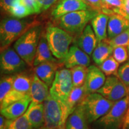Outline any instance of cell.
<instances>
[{
  "label": "cell",
  "mask_w": 129,
  "mask_h": 129,
  "mask_svg": "<svg viewBox=\"0 0 129 129\" xmlns=\"http://www.w3.org/2000/svg\"><path fill=\"white\" fill-rule=\"evenodd\" d=\"M30 19L5 18L0 23V44L1 50L10 45L34 26L38 25Z\"/></svg>",
  "instance_id": "1"
},
{
  "label": "cell",
  "mask_w": 129,
  "mask_h": 129,
  "mask_svg": "<svg viewBox=\"0 0 129 129\" xmlns=\"http://www.w3.org/2000/svg\"><path fill=\"white\" fill-rule=\"evenodd\" d=\"M41 31V25L34 26L19 37L13 45L14 49L29 67L33 66Z\"/></svg>",
  "instance_id": "2"
},
{
  "label": "cell",
  "mask_w": 129,
  "mask_h": 129,
  "mask_svg": "<svg viewBox=\"0 0 129 129\" xmlns=\"http://www.w3.org/2000/svg\"><path fill=\"white\" fill-rule=\"evenodd\" d=\"M114 104V102L96 92L87 95L79 105L83 109L88 123H91L105 115Z\"/></svg>",
  "instance_id": "3"
},
{
  "label": "cell",
  "mask_w": 129,
  "mask_h": 129,
  "mask_svg": "<svg viewBox=\"0 0 129 129\" xmlns=\"http://www.w3.org/2000/svg\"><path fill=\"white\" fill-rule=\"evenodd\" d=\"M46 37L53 56L56 59L63 60L70 48L73 37L62 28L49 26L46 29Z\"/></svg>",
  "instance_id": "4"
},
{
  "label": "cell",
  "mask_w": 129,
  "mask_h": 129,
  "mask_svg": "<svg viewBox=\"0 0 129 129\" xmlns=\"http://www.w3.org/2000/svg\"><path fill=\"white\" fill-rule=\"evenodd\" d=\"M45 127L50 129H62L68 118L67 106L48 94L44 102Z\"/></svg>",
  "instance_id": "5"
},
{
  "label": "cell",
  "mask_w": 129,
  "mask_h": 129,
  "mask_svg": "<svg viewBox=\"0 0 129 129\" xmlns=\"http://www.w3.org/2000/svg\"><path fill=\"white\" fill-rule=\"evenodd\" d=\"M99 13L93 9L69 13L59 18V26L69 34H81L88 22Z\"/></svg>",
  "instance_id": "6"
},
{
  "label": "cell",
  "mask_w": 129,
  "mask_h": 129,
  "mask_svg": "<svg viewBox=\"0 0 129 129\" xmlns=\"http://www.w3.org/2000/svg\"><path fill=\"white\" fill-rule=\"evenodd\" d=\"M129 107V96L114 102L111 108L98 120V124L105 129H117L122 125L124 118Z\"/></svg>",
  "instance_id": "7"
},
{
  "label": "cell",
  "mask_w": 129,
  "mask_h": 129,
  "mask_svg": "<svg viewBox=\"0 0 129 129\" xmlns=\"http://www.w3.org/2000/svg\"><path fill=\"white\" fill-rule=\"evenodd\" d=\"M73 87L70 70L68 69L58 70L50 88V94L66 105Z\"/></svg>",
  "instance_id": "8"
},
{
  "label": "cell",
  "mask_w": 129,
  "mask_h": 129,
  "mask_svg": "<svg viewBox=\"0 0 129 129\" xmlns=\"http://www.w3.org/2000/svg\"><path fill=\"white\" fill-rule=\"evenodd\" d=\"M32 77L20 73L16 75L13 85L3 101L0 102V109L7 107L12 103L30 96Z\"/></svg>",
  "instance_id": "9"
},
{
  "label": "cell",
  "mask_w": 129,
  "mask_h": 129,
  "mask_svg": "<svg viewBox=\"0 0 129 129\" xmlns=\"http://www.w3.org/2000/svg\"><path fill=\"white\" fill-rule=\"evenodd\" d=\"M28 64L19 56L14 48L9 47L1 50L0 69L3 75H16L22 73Z\"/></svg>",
  "instance_id": "10"
},
{
  "label": "cell",
  "mask_w": 129,
  "mask_h": 129,
  "mask_svg": "<svg viewBox=\"0 0 129 129\" xmlns=\"http://www.w3.org/2000/svg\"><path fill=\"white\" fill-rule=\"evenodd\" d=\"M97 93L109 101L115 102L128 96V87L117 75H112L108 76L104 85Z\"/></svg>",
  "instance_id": "11"
},
{
  "label": "cell",
  "mask_w": 129,
  "mask_h": 129,
  "mask_svg": "<svg viewBox=\"0 0 129 129\" xmlns=\"http://www.w3.org/2000/svg\"><path fill=\"white\" fill-rule=\"evenodd\" d=\"M91 9L84 0H61L53 10L51 15L54 19H59L69 13Z\"/></svg>",
  "instance_id": "12"
},
{
  "label": "cell",
  "mask_w": 129,
  "mask_h": 129,
  "mask_svg": "<svg viewBox=\"0 0 129 129\" xmlns=\"http://www.w3.org/2000/svg\"><path fill=\"white\" fill-rule=\"evenodd\" d=\"M63 62L67 68L71 69L76 66L88 67L91 60L88 54L77 46H72L69 48L68 53Z\"/></svg>",
  "instance_id": "13"
},
{
  "label": "cell",
  "mask_w": 129,
  "mask_h": 129,
  "mask_svg": "<svg viewBox=\"0 0 129 129\" xmlns=\"http://www.w3.org/2000/svg\"><path fill=\"white\" fill-rule=\"evenodd\" d=\"M106 78L105 74L100 68L95 65L89 66L84 84L88 94L97 92L104 85Z\"/></svg>",
  "instance_id": "14"
},
{
  "label": "cell",
  "mask_w": 129,
  "mask_h": 129,
  "mask_svg": "<svg viewBox=\"0 0 129 129\" xmlns=\"http://www.w3.org/2000/svg\"><path fill=\"white\" fill-rule=\"evenodd\" d=\"M31 102L30 96L14 102L7 107L1 109V115L10 120L18 118L25 114Z\"/></svg>",
  "instance_id": "15"
},
{
  "label": "cell",
  "mask_w": 129,
  "mask_h": 129,
  "mask_svg": "<svg viewBox=\"0 0 129 129\" xmlns=\"http://www.w3.org/2000/svg\"><path fill=\"white\" fill-rule=\"evenodd\" d=\"M98 44V39L91 25H87L79 37L77 43V46L90 56Z\"/></svg>",
  "instance_id": "16"
},
{
  "label": "cell",
  "mask_w": 129,
  "mask_h": 129,
  "mask_svg": "<svg viewBox=\"0 0 129 129\" xmlns=\"http://www.w3.org/2000/svg\"><path fill=\"white\" fill-rule=\"evenodd\" d=\"M24 114L35 129H40L44 125V103L37 104L31 102Z\"/></svg>",
  "instance_id": "17"
},
{
  "label": "cell",
  "mask_w": 129,
  "mask_h": 129,
  "mask_svg": "<svg viewBox=\"0 0 129 129\" xmlns=\"http://www.w3.org/2000/svg\"><path fill=\"white\" fill-rule=\"evenodd\" d=\"M49 93V87L36 74H34L30 90V96L32 102L37 104L44 103Z\"/></svg>",
  "instance_id": "18"
},
{
  "label": "cell",
  "mask_w": 129,
  "mask_h": 129,
  "mask_svg": "<svg viewBox=\"0 0 129 129\" xmlns=\"http://www.w3.org/2000/svg\"><path fill=\"white\" fill-rule=\"evenodd\" d=\"M129 28V20L118 13L109 15L108 23V39L111 40Z\"/></svg>",
  "instance_id": "19"
},
{
  "label": "cell",
  "mask_w": 129,
  "mask_h": 129,
  "mask_svg": "<svg viewBox=\"0 0 129 129\" xmlns=\"http://www.w3.org/2000/svg\"><path fill=\"white\" fill-rule=\"evenodd\" d=\"M56 62H44L34 67L35 74L48 87H51L57 71Z\"/></svg>",
  "instance_id": "20"
},
{
  "label": "cell",
  "mask_w": 129,
  "mask_h": 129,
  "mask_svg": "<svg viewBox=\"0 0 129 129\" xmlns=\"http://www.w3.org/2000/svg\"><path fill=\"white\" fill-rule=\"evenodd\" d=\"M109 19V14L102 12L99 13V14L91 20V27L97 37L98 43L107 39Z\"/></svg>",
  "instance_id": "21"
},
{
  "label": "cell",
  "mask_w": 129,
  "mask_h": 129,
  "mask_svg": "<svg viewBox=\"0 0 129 129\" xmlns=\"http://www.w3.org/2000/svg\"><path fill=\"white\" fill-rule=\"evenodd\" d=\"M57 62L56 58L53 56L48 46L46 36H43L40 38L37 50L33 62L34 67L44 62Z\"/></svg>",
  "instance_id": "22"
},
{
  "label": "cell",
  "mask_w": 129,
  "mask_h": 129,
  "mask_svg": "<svg viewBox=\"0 0 129 129\" xmlns=\"http://www.w3.org/2000/svg\"><path fill=\"white\" fill-rule=\"evenodd\" d=\"M87 94H88V93L87 91L84 84L80 87H73L66 104L68 118L74 112Z\"/></svg>",
  "instance_id": "23"
},
{
  "label": "cell",
  "mask_w": 129,
  "mask_h": 129,
  "mask_svg": "<svg viewBox=\"0 0 129 129\" xmlns=\"http://www.w3.org/2000/svg\"><path fill=\"white\" fill-rule=\"evenodd\" d=\"M88 122L80 105L69 116L66 121L65 129H88Z\"/></svg>",
  "instance_id": "24"
},
{
  "label": "cell",
  "mask_w": 129,
  "mask_h": 129,
  "mask_svg": "<svg viewBox=\"0 0 129 129\" xmlns=\"http://www.w3.org/2000/svg\"><path fill=\"white\" fill-rule=\"evenodd\" d=\"M113 49L114 48L109 44L108 39L99 42L91 54L93 61L98 65H101L106 59L111 56Z\"/></svg>",
  "instance_id": "25"
},
{
  "label": "cell",
  "mask_w": 129,
  "mask_h": 129,
  "mask_svg": "<svg viewBox=\"0 0 129 129\" xmlns=\"http://www.w3.org/2000/svg\"><path fill=\"white\" fill-rule=\"evenodd\" d=\"M69 70L71 73L74 87H80L84 84L88 72L87 67L76 66Z\"/></svg>",
  "instance_id": "26"
},
{
  "label": "cell",
  "mask_w": 129,
  "mask_h": 129,
  "mask_svg": "<svg viewBox=\"0 0 129 129\" xmlns=\"http://www.w3.org/2000/svg\"><path fill=\"white\" fill-rule=\"evenodd\" d=\"M99 68L106 76L112 75H117L118 71L120 68V63L112 55L99 65Z\"/></svg>",
  "instance_id": "27"
},
{
  "label": "cell",
  "mask_w": 129,
  "mask_h": 129,
  "mask_svg": "<svg viewBox=\"0 0 129 129\" xmlns=\"http://www.w3.org/2000/svg\"><path fill=\"white\" fill-rule=\"evenodd\" d=\"M10 13L16 18L22 19L31 15L32 13L21 0H16L11 7Z\"/></svg>",
  "instance_id": "28"
},
{
  "label": "cell",
  "mask_w": 129,
  "mask_h": 129,
  "mask_svg": "<svg viewBox=\"0 0 129 129\" xmlns=\"http://www.w3.org/2000/svg\"><path fill=\"white\" fill-rule=\"evenodd\" d=\"M16 75H5L1 77L0 81V102L3 101L12 89Z\"/></svg>",
  "instance_id": "29"
},
{
  "label": "cell",
  "mask_w": 129,
  "mask_h": 129,
  "mask_svg": "<svg viewBox=\"0 0 129 129\" xmlns=\"http://www.w3.org/2000/svg\"><path fill=\"white\" fill-rule=\"evenodd\" d=\"M7 129H35L29 122L25 114L18 118L11 120Z\"/></svg>",
  "instance_id": "30"
},
{
  "label": "cell",
  "mask_w": 129,
  "mask_h": 129,
  "mask_svg": "<svg viewBox=\"0 0 129 129\" xmlns=\"http://www.w3.org/2000/svg\"><path fill=\"white\" fill-rule=\"evenodd\" d=\"M109 42L113 48L118 46L126 47L129 43V28L112 39L109 40Z\"/></svg>",
  "instance_id": "31"
},
{
  "label": "cell",
  "mask_w": 129,
  "mask_h": 129,
  "mask_svg": "<svg viewBox=\"0 0 129 129\" xmlns=\"http://www.w3.org/2000/svg\"><path fill=\"white\" fill-rule=\"evenodd\" d=\"M105 5V13L109 15L113 13H117L122 8V0H103Z\"/></svg>",
  "instance_id": "32"
},
{
  "label": "cell",
  "mask_w": 129,
  "mask_h": 129,
  "mask_svg": "<svg viewBox=\"0 0 129 129\" xmlns=\"http://www.w3.org/2000/svg\"><path fill=\"white\" fill-rule=\"evenodd\" d=\"M112 56L119 63H123L128 59V54L125 46H118L114 48Z\"/></svg>",
  "instance_id": "33"
},
{
  "label": "cell",
  "mask_w": 129,
  "mask_h": 129,
  "mask_svg": "<svg viewBox=\"0 0 129 129\" xmlns=\"http://www.w3.org/2000/svg\"><path fill=\"white\" fill-rule=\"evenodd\" d=\"M117 76L127 87L129 86V60L119 68Z\"/></svg>",
  "instance_id": "34"
},
{
  "label": "cell",
  "mask_w": 129,
  "mask_h": 129,
  "mask_svg": "<svg viewBox=\"0 0 129 129\" xmlns=\"http://www.w3.org/2000/svg\"><path fill=\"white\" fill-rule=\"evenodd\" d=\"M22 3L29 9L32 14H38L41 12V9L37 0H21Z\"/></svg>",
  "instance_id": "35"
},
{
  "label": "cell",
  "mask_w": 129,
  "mask_h": 129,
  "mask_svg": "<svg viewBox=\"0 0 129 129\" xmlns=\"http://www.w3.org/2000/svg\"><path fill=\"white\" fill-rule=\"evenodd\" d=\"M87 4H88L91 9L95 10L101 11L103 13L105 12V5L103 0H84Z\"/></svg>",
  "instance_id": "36"
},
{
  "label": "cell",
  "mask_w": 129,
  "mask_h": 129,
  "mask_svg": "<svg viewBox=\"0 0 129 129\" xmlns=\"http://www.w3.org/2000/svg\"><path fill=\"white\" fill-rule=\"evenodd\" d=\"M117 13L123 16L129 20V0H122V8Z\"/></svg>",
  "instance_id": "37"
},
{
  "label": "cell",
  "mask_w": 129,
  "mask_h": 129,
  "mask_svg": "<svg viewBox=\"0 0 129 129\" xmlns=\"http://www.w3.org/2000/svg\"><path fill=\"white\" fill-rule=\"evenodd\" d=\"M39 4L41 12L46 10L57 0H37Z\"/></svg>",
  "instance_id": "38"
},
{
  "label": "cell",
  "mask_w": 129,
  "mask_h": 129,
  "mask_svg": "<svg viewBox=\"0 0 129 129\" xmlns=\"http://www.w3.org/2000/svg\"><path fill=\"white\" fill-rule=\"evenodd\" d=\"M16 0H1V7L4 12L9 13L11 7Z\"/></svg>",
  "instance_id": "39"
},
{
  "label": "cell",
  "mask_w": 129,
  "mask_h": 129,
  "mask_svg": "<svg viewBox=\"0 0 129 129\" xmlns=\"http://www.w3.org/2000/svg\"><path fill=\"white\" fill-rule=\"evenodd\" d=\"M11 120H8L4 116L1 115L0 117V129H7Z\"/></svg>",
  "instance_id": "40"
},
{
  "label": "cell",
  "mask_w": 129,
  "mask_h": 129,
  "mask_svg": "<svg viewBox=\"0 0 129 129\" xmlns=\"http://www.w3.org/2000/svg\"><path fill=\"white\" fill-rule=\"evenodd\" d=\"M122 129H129V107L127 109L126 114L124 118L123 123L122 125Z\"/></svg>",
  "instance_id": "41"
},
{
  "label": "cell",
  "mask_w": 129,
  "mask_h": 129,
  "mask_svg": "<svg viewBox=\"0 0 129 129\" xmlns=\"http://www.w3.org/2000/svg\"><path fill=\"white\" fill-rule=\"evenodd\" d=\"M126 47H127V52H128V57H129V43H128V45H127V46H126Z\"/></svg>",
  "instance_id": "42"
},
{
  "label": "cell",
  "mask_w": 129,
  "mask_h": 129,
  "mask_svg": "<svg viewBox=\"0 0 129 129\" xmlns=\"http://www.w3.org/2000/svg\"><path fill=\"white\" fill-rule=\"evenodd\" d=\"M40 129H50V128H47V127H42V128H41Z\"/></svg>",
  "instance_id": "43"
},
{
  "label": "cell",
  "mask_w": 129,
  "mask_h": 129,
  "mask_svg": "<svg viewBox=\"0 0 129 129\" xmlns=\"http://www.w3.org/2000/svg\"><path fill=\"white\" fill-rule=\"evenodd\" d=\"M128 96H129V86L128 87Z\"/></svg>",
  "instance_id": "44"
},
{
  "label": "cell",
  "mask_w": 129,
  "mask_h": 129,
  "mask_svg": "<svg viewBox=\"0 0 129 129\" xmlns=\"http://www.w3.org/2000/svg\"><path fill=\"white\" fill-rule=\"evenodd\" d=\"M62 129H65V128H64H64H62Z\"/></svg>",
  "instance_id": "45"
}]
</instances>
